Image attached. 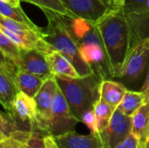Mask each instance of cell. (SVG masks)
Returning a JSON list of instances; mask_svg holds the SVG:
<instances>
[{"label": "cell", "mask_w": 149, "mask_h": 148, "mask_svg": "<svg viewBox=\"0 0 149 148\" xmlns=\"http://www.w3.org/2000/svg\"><path fill=\"white\" fill-rule=\"evenodd\" d=\"M104 44L113 78H119L133 48L130 25L123 8L111 10L95 24Z\"/></svg>", "instance_id": "cell-1"}, {"label": "cell", "mask_w": 149, "mask_h": 148, "mask_svg": "<svg viewBox=\"0 0 149 148\" xmlns=\"http://www.w3.org/2000/svg\"><path fill=\"white\" fill-rule=\"evenodd\" d=\"M85 61L103 80L113 78L109 59L95 24L80 17H65Z\"/></svg>", "instance_id": "cell-2"}, {"label": "cell", "mask_w": 149, "mask_h": 148, "mask_svg": "<svg viewBox=\"0 0 149 148\" xmlns=\"http://www.w3.org/2000/svg\"><path fill=\"white\" fill-rule=\"evenodd\" d=\"M46 17L48 24L45 28H43L45 33V40L72 63L80 77L93 74V69L81 55L79 47L69 30L65 17L46 16Z\"/></svg>", "instance_id": "cell-3"}, {"label": "cell", "mask_w": 149, "mask_h": 148, "mask_svg": "<svg viewBox=\"0 0 149 148\" xmlns=\"http://www.w3.org/2000/svg\"><path fill=\"white\" fill-rule=\"evenodd\" d=\"M55 79L72 113L79 119L85 111L93 107L100 96V85L103 79L95 73L76 79L65 77H55Z\"/></svg>", "instance_id": "cell-4"}, {"label": "cell", "mask_w": 149, "mask_h": 148, "mask_svg": "<svg viewBox=\"0 0 149 148\" xmlns=\"http://www.w3.org/2000/svg\"><path fill=\"white\" fill-rule=\"evenodd\" d=\"M0 31L22 50H37L45 55L55 50L45 40L43 28H34L0 15Z\"/></svg>", "instance_id": "cell-5"}, {"label": "cell", "mask_w": 149, "mask_h": 148, "mask_svg": "<svg viewBox=\"0 0 149 148\" xmlns=\"http://www.w3.org/2000/svg\"><path fill=\"white\" fill-rule=\"evenodd\" d=\"M79 121V119L72 113L62 91L58 87L53 99L48 133L58 136L75 131V127Z\"/></svg>", "instance_id": "cell-6"}, {"label": "cell", "mask_w": 149, "mask_h": 148, "mask_svg": "<svg viewBox=\"0 0 149 148\" xmlns=\"http://www.w3.org/2000/svg\"><path fill=\"white\" fill-rule=\"evenodd\" d=\"M148 65L149 41H145L132 48L118 79L127 85H134L141 79Z\"/></svg>", "instance_id": "cell-7"}, {"label": "cell", "mask_w": 149, "mask_h": 148, "mask_svg": "<svg viewBox=\"0 0 149 148\" xmlns=\"http://www.w3.org/2000/svg\"><path fill=\"white\" fill-rule=\"evenodd\" d=\"M19 67L13 61L1 55L0 62V102L8 113L13 112V103L20 92L17 82L16 75Z\"/></svg>", "instance_id": "cell-8"}, {"label": "cell", "mask_w": 149, "mask_h": 148, "mask_svg": "<svg viewBox=\"0 0 149 148\" xmlns=\"http://www.w3.org/2000/svg\"><path fill=\"white\" fill-rule=\"evenodd\" d=\"M58 87L55 77L49 78L45 80L42 87L34 97L37 106L38 130L45 135L49 134L48 127L52 117V107Z\"/></svg>", "instance_id": "cell-9"}, {"label": "cell", "mask_w": 149, "mask_h": 148, "mask_svg": "<svg viewBox=\"0 0 149 148\" xmlns=\"http://www.w3.org/2000/svg\"><path fill=\"white\" fill-rule=\"evenodd\" d=\"M132 132V117L116 108L107 127L100 133L106 148H114Z\"/></svg>", "instance_id": "cell-10"}, {"label": "cell", "mask_w": 149, "mask_h": 148, "mask_svg": "<svg viewBox=\"0 0 149 148\" xmlns=\"http://www.w3.org/2000/svg\"><path fill=\"white\" fill-rule=\"evenodd\" d=\"M66 9L75 17L96 24L111 10L104 0H61Z\"/></svg>", "instance_id": "cell-11"}, {"label": "cell", "mask_w": 149, "mask_h": 148, "mask_svg": "<svg viewBox=\"0 0 149 148\" xmlns=\"http://www.w3.org/2000/svg\"><path fill=\"white\" fill-rule=\"evenodd\" d=\"M18 67L46 80L53 77L51 73L46 55L37 50H22Z\"/></svg>", "instance_id": "cell-12"}, {"label": "cell", "mask_w": 149, "mask_h": 148, "mask_svg": "<svg viewBox=\"0 0 149 148\" xmlns=\"http://www.w3.org/2000/svg\"><path fill=\"white\" fill-rule=\"evenodd\" d=\"M12 113L32 132H38L37 106L34 98L30 97L23 92H19L13 103Z\"/></svg>", "instance_id": "cell-13"}, {"label": "cell", "mask_w": 149, "mask_h": 148, "mask_svg": "<svg viewBox=\"0 0 149 148\" xmlns=\"http://www.w3.org/2000/svg\"><path fill=\"white\" fill-rule=\"evenodd\" d=\"M54 137L61 148H106L100 133L83 135L72 131Z\"/></svg>", "instance_id": "cell-14"}, {"label": "cell", "mask_w": 149, "mask_h": 148, "mask_svg": "<svg viewBox=\"0 0 149 148\" xmlns=\"http://www.w3.org/2000/svg\"><path fill=\"white\" fill-rule=\"evenodd\" d=\"M138 140L139 148H145L149 139V103H144L132 116V132Z\"/></svg>", "instance_id": "cell-15"}, {"label": "cell", "mask_w": 149, "mask_h": 148, "mask_svg": "<svg viewBox=\"0 0 149 148\" xmlns=\"http://www.w3.org/2000/svg\"><path fill=\"white\" fill-rule=\"evenodd\" d=\"M51 73L53 77H65L76 79L79 78L72 63L61 52L54 50L46 55Z\"/></svg>", "instance_id": "cell-16"}, {"label": "cell", "mask_w": 149, "mask_h": 148, "mask_svg": "<svg viewBox=\"0 0 149 148\" xmlns=\"http://www.w3.org/2000/svg\"><path fill=\"white\" fill-rule=\"evenodd\" d=\"M126 16L132 31L133 47L141 42L149 41V11L130 13Z\"/></svg>", "instance_id": "cell-17"}, {"label": "cell", "mask_w": 149, "mask_h": 148, "mask_svg": "<svg viewBox=\"0 0 149 148\" xmlns=\"http://www.w3.org/2000/svg\"><path fill=\"white\" fill-rule=\"evenodd\" d=\"M127 88L121 83L112 79H105L100 85V96L113 108H117L122 101Z\"/></svg>", "instance_id": "cell-18"}, {"label": "cell", "mask_w": 149, "mask_h": 148, "mask_svg": "<svg viewBox=\"0 0 149 148\" xmlns=\"http://www.w3.org/2000/svg\"><path fill=\"white\" fill-rule=\"evenodd\" d=\"M16 82L20 92L34 98L42 87L45 79L33 73L19 69L16 75Z\"/></svg>", "instance_id": "cell-19"}, {"label": "cell", "mask_w": 149, "mask_h": 148, "mask_svg": "<svg viewBox=\"0 0 149 148\" xmlns=\"http://www.w3.org/2000/svg\"><path fill=\"white\" fill-rule=\"evenodd\" d=\"M22 1L36 5L43 10L45 16L76 17L66 9L61 0H21V2Z\"/></svg>", "instance_id": "cell-20"}, {"label": "cell", "mask_w": 149, "mask_h": 148, "mask_svg": "<svg viewBox=\"0 0 149 148\" xmlns=\"http://www.w3.org/2000/svg\"><path fill=\"white\" fill-rule=\"evenodd\" d=\"M144 103H146V99L143 92L141 91L134 92L127 90L117 108H119L124 114L132 117Z\"/></svg>", "instance_id": "cell-21"}, {"label": "cell", "mask_w": 149, "mask_h": 148, "mask_svg": "<svg viewBox=\"0 0 149 148\" xmlns=\"http://www.w3.org/2000/svg\"><path fill=\"white\" fill-rule=\"evenodd\" d=\"M94 113L96 115L98 127L100 133L103 132L108 126L110 120L115 111V108L111 106L107 102H106L101 96L93 105Z\"/></svg>", "instance_id": "cell-22"}, {"label": "cell", "mask_w": 149, "mask_h": 148, "mask_svg": "<svg viewBox=\"0 0 149 148\" xmlns=\"http://www.w3.org/2000/svg\"><path fill=\"white\" fill-rule=\"evenodd\" d=\"M0 15L3 16L5 17L10 18L12 20H15L17 22H20L25 24H28L34 28H39L38 25H36L24 13L22 7H14L11 6L4 2L0 1Z\"/></svg>", "instance_id": "cell-23"}, {"label": "cell", "mask_w": 149, "mask_h": 148, "mask_svg": "<svg viewBox=\"0 0 149 148\" xmlns=\"http://www.w3.org/2000/svg\"><path fill=\"white\" fill-rule=\"evenodd\" d=\"M21 51L22 49L16 43L0 31V51L3 57L13 61L18 66Z\"/></svg>", "instance_id": "cell-24"}, {"label": "cell", "mask_w": 149, "mask_h": 148, "mask_svg": "<svg viewBox=\"0 0 149 148\" xmlns=\"http://www.w3.org/2000/svg\"><path fill=\"white\" fill-rule=\"evenodd\" d=\"M18 120L15 117V115L11 113L2 112L0 114V139H3L6 137H10L14 133L23 130L19 127Z\"/></svg>", "instance_id": "cell-25"}, {"label": "cell", "mask_w": 149, "mask_h": 148, "mask_svg": "<svg viewBox=\"0 0 149 148\" xmlns=\"http://www.w3.org/2000/svg\"><path fill=\"white\" fill-rule=\"evenodd\" d=\"M79 120L87 126V128L91 131V133H100L99 127H98V122H97V119H96V115H95L93 107L89 108L86 111H85L81 114Z\"/></svg>", "instance_id": "cell-26"}, {"label": "cell", "mask_w": 149, "mask_h": 148, "mask_svg": "<svg viewBox=\"0 0 149 148\" xmlns=\"http://www.w3.org/2000/svg\"><path fill=\"white\" fill-rule=\"evenodd\" d=\"M21 148H45V134L39 132H31L28 140Z\"/></svg>", "instance_id": "cell-27"}, {"label": "cell", "mask_w": 149, "mask_h": 148, "mask_svg": "<svg viewBox=\"0 0 149 148\" xmlns=\"http://www.w3.org/2000/svg\"><path fill=\"white\" fill-rule=\"evenodd\" d=\"M147 0H125L123 10L126 14L136 13Z\"/></svg>", "instance_id": "cell-28"}, {"label": "cell", "mask_w": 149, "mask_h": 148, "mask_svg": "<svg viewBox=\"0 0 149 148\" xmlns=\"http://www.w3.org/2000/svg\"><path fill=\"white\" fill-rule=\"evenodd\" d=\"M114 148H139V142L137 138L131 133Z\"/></svg>", "instance_id": "cell-29"}, {"label": "cell", "mask_w": 149, "mask_h": 148, "mask_svg": "<svg viewBox=\"0 0 149 148\" xmlns=\"http://www.w3.org/2000/svg\"><path fill=\"white\" fill-rule=\"evenodd\" d=\"M45 148H61L58 144L55 137L52 134L45 135Z\"/></svg>", "instance_id": "cell-30"}, {"label": "cell", "mask_w": 149, "mask_h": 148, "mask_svg": "<svg viewBox=\"0 0 149 148\" xmlns=\"http://www.w3.org/2000/svg\"><path fill=\"white\" fill-rule=\"evenodd\" d=\"M112 8H123L125 0H104Z\"/></svg>", "instance_id": "cell-31"}, {"label": "cell", "mask_w": 149, "mask_h": 148, "mask_svg": "<svg viewBox=\"0 0 149 148\" xmlns=\"http://www.w3.org/2000/svg\"><path fill=\"white\" fill-rule=\"evenodd\" d=\"M149 88V65H148V73H147V76H146V79H145V81L141 88V92H145L146 90H148Z\"/></svg>", "instance_id": "cell-32"}, {"label": "cell", "mask_w": 149, "mask_h": 148, "mask_svg": "<svg viewBox=\"0 0 149 148\" xmlns=\"http://www.w3.org/2000/svg\"><path fill=\"white\" fill-rule=\"evenodd\" d=\"M2 2H4L11 6H14V7H19L21 6V3H20V1L21 0H0Z\"/></svg>", "instance_id": "cell-33"}, {"label": "cell", "mask_w": 149, "mask_h": 148, "mask_svg": "<svg viewBox=\"0 0 149 148\" xmlns=\"http://www.w3.org/2000/svg\"><path fill=\"white\" fill-rule=\"evenodd\" d=\"M145 148H149V139L148 140V142H147V145H146V147Z\"/></svg>", "instance_id": "cell-34"}]
</instances>
